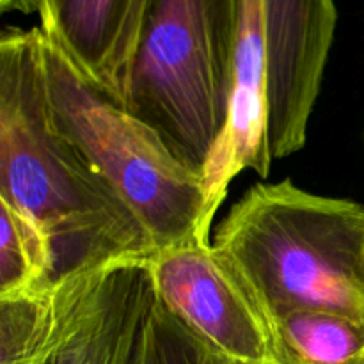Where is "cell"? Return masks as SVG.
<instances>
[{
    "instance_id": "obj_1",
    "label": "cell",
    "mask_w": 364,
    "mask_h": 364,
    "mask_svg": "<svg viewBox=\"0 0 364 364\" xmlns=\"http://www.w3.org/2000/svg\"><path fill=\"white\" fill-rule=\"evenodd\" d=\"M0 198L46 235L53 281L156 252L137 215L53 127L39 27L0 38Z\"/></svg>"
},
{
    "instance_id": "obj_2",
    "label": "cell",
    "mask_w": 364,
    "mask_h": 364,
    "mask_svg": "<svg viewBox=\"0 0 364 364\" xmlns=\"http://www.w3.org/2000/svg\"><path fill=\"white\" fill-rule=\"evenodd\" d=\"M336 20L334 0H240L230 119L203 174L205 240L238 174L267 178L304 148Z\"/></svg>"
},
{
    "instance_id": "obj_3",
    "label": "cell",
    "mask_w": 364,
    "mask_h": 364,
    "mask_svg": "<svg viewBox=\"0 0 364 364\" xmlns=\"http://www.w3.org/2000/svg\"><path fill=\"white\" fill-rule=\"evenodd\" d=\"M212 245L270 323L302 309L364 318V205L316 196L291 180L252 185Z\"/></svg>"
},
{
    "instance_id": "obj_4",
    "label": "cell",
    "mask_w": 364,
    "mask_h": 364,
    "mask_svg": "<svg viewBox=\"0 0 364 364\" xmlns=\"http://www.w3.org/2000/svg\"><path fill=\"white\" fill-rule=\"evenodd\" d=\"M240 0H149L124 109L191 171L219 144L233 98Z\"/></svg>"
},
{
    "instance_id": "obj_5",
    "label": "cell",
    "mask_w": 364,
    "mask_h": 364,
    "mask_svg": "<svg viewBox=\"0 0 364 364\" xmlns=\"http://www.w3.org/2000/svg\"><path fill=\"white\" fill-rule=\"evenodd\" d=\"M43 63L53 127L137 215L156 251L194 237L206 242L201 174L180 162L149 124L96 89L45 34Z\"/></svg>"
},
{
    "instance_id": "obj_6",
    "label": "cell",
    "mask_w": 364,
    "mask_h": 364,
    "mask_svg": "<svg viewBox=\"0 0 364 364\" xmlns=\"http://www.w3.org/2000/svg\"><path fill=\"white\" fill-rule=\"evenodd\" d=\"M155 302L149 258L116 259L0 299V364H141Z\"/></svg>"
},
{
    "instance_id": "obj_7",
    "label": "cell",
    "mask_w": 364,
    "mask_h": 364,
    "mask_svg": "<svg viewBox=\"0 0 364 364\" xmlns=\"http://www.w3.org/2000/svg\"><path fill=\"white\" fill-rule=\"evenodd\" d=\"M156 301L208 354L228 364H283L276 333L212 242L188 238L149 258Z\"/></svg>"
},
{
    "instance_id": "obj_8",
    "label": "cell",
    "mask_w": 364,
    "mask_h": 364,
    "mask_svg": "<svg viewBox=\"0 0 364 364\" xmlns=\"http://www.w3.org/2000/svg\"><path fill=\"white\" fill-rule=\"evenodd\" d=\"M149 0H39L41 31L78 71L124 107Z\"/></svg>"
},
{
    "instance_id": "obj_9",
    "label": "cell",
    "mask_w": 364,
    "mask_h": 364,
    "mask_svg": "<svg viewBox=\"0 0 364 364\" xmlns=\"http://www.w3.org/2000/svg\"><path fill=\"white\" fill-rule=\"evenodd\" d=\"M283 364H364V318L302 309L272 322Z\"/></svg>"
},
{
    "instance_id": "obj_10",
    "label": "cell",
    "mask_w": 364,
    "mask_h": 364,
    "mask_svg": "<svg viewBox=\"0 0 364 364\" xmlns=\"http://www.w3.org/2000/svg\"><path fill=\"white\" fill-rule=\"evenodd\" d=\"M53 283V255L41 228L0 198V299Z\"/></svg>"
},
{
    "instance_id": "obj_11",
    "label": "cell",
    "mask_w": 364,
    "mask_h": 364,
    "mask_svg": "<svg viewBox=\"0 0 364 364\" xmlns=\"http://www.w3.org/2000/svg\"><path fill=\"white\" fill-rule=\"evenodd\" d=\"M141 364H213V358L156 301L146 326Z\"/></svg>"
},
{
    "instance_id": "obj_12",
    "label": "cell",
    "mask_w": 364,
    "mask_h": 364,
    "mask_svg": "<svg viewBox=\"0 0 364 364\" xmlns=\"http://www.w3.org/2000/svg\"><path fill=\"white\" fill-rule=\"evenodd\" d=\"M39 0H0V9L4 13L7 11H18V13H38Z\"/></svg>"
},
{
    "instance_id": "obj_13",
    "label": "cell",
    "mask_w": 364,
    "mask_h": 364,
    "mask_svg": "<svg viewBox=\"0 0 364 364\" xmlns=\"http://www.w3.org/2000/svg\"><path fill=\"white\" fill-rule=\"evenodd\" d=\"M210 355H212V354H210ZM212 358H213V364H228V363L220 361V359H217V358H215V355H212Z\"/></svg>"
}]
</instances>
